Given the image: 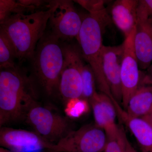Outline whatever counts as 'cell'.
<instances>
[{
  "label": "cell",
  "mask_w": 152,
  "mask_h": 152,
  "mask_svg": "<svg viewBox=\"0 0 152 152\" xmlns=\"http://www.w3.org/2000/svg\"><path fill=\"white\" fill-rule=\"evenodd\" d=\"M37 90L20 66L1 69L0 126L25 120L28 111L37 103Z\"/></svg>",
  "instance_id": "cell-1"
},
{
  "label": "cell",
  "mask_w": 152,
  "mask_h": 152,
  "mask_svg": "<svg viewBox=\"0 0 152 152\" xmlns=\"http://www.w3.org/2000/svg\"><path fill=\"white\" fill-rule=\"evenodd\" d=\"M60 39L51 31L45 32L37 45L31 61V80L37 90L46 96L59 95V85L64 61Z\"/></svg>",
  "instance_id": "cell-2"
},
{
  "label": "cell",
  "mask_w": 152,
  "mask_h": 152,
  "mask_svg": "<svg viewBox=\"0 0 152 152\" xmlns=\"http://www.w3.org/2000/svg\"><path fill=\"white\" fill-rule=\"evenodd\" d=\"M56 1L48 10L33 13L18 14L0 24L2 30L10 39L20 61L30 60L34 56L37 45L45 33L51 14Z\"/></svg>",
  "instance_id": "cell-3"
},
{
  "label": "cell",
  "mask_w": 152,
  "mask_h": 152,
  "mask_svg": "<svg viewBox=\"0 0 152 152\" xmlns=\"http://www.w3.org/2000/svg\"><path fill=\"white\" fill-rule=\"evenodd\" d=\"M106 26L96 16L87 14L83 18L80 29L77 39L83 58L92 69L100 92L113 98L107 84L102 64L103 32Z\"/></svg>",
  "instance_id": "cell-4"
},
{
  "label": "cell",
  "mask_w": 152,
  "mask_h": 152,
  "mask_svg": "<svg viewBox=\"0 0 152 152\" xmlns=\"http://www.w3.org/2000/svg\"><path fill=\"white\" fill-rule=\"evenodd\" d=\"M25 121L34 132L52 144H56L73 130L72 124L66 117L37 103L28 111Z\"/></svg>",
  "instance_id": "cell-5"
},
{
  "label": "cell",
  "mask_w": 152,
  "mask_h": 152,
  "mask_svg": "<svg viewBox=\"0 0 152 152\" xmlns=\"http://www.w3.org/2000/svg\"><path fill=\"white\" fill-rule=\"evenodd\" d=\"M107 134L102 129L94 124L84 125L73 130L53 144L55 152H103L107 143Z\"/></svg>",
  "instance_id": "cell-6"
},
{
  "label": "cell",
  "mask_w": 152,
  "mask_h": 152,
  "mask_svg": "<svg viewBox=\"0 0 152 152\" xmlns=\"http://www.w3.org/2000/svg\"><path fill=\"white\" fill-rule=\"evenodd\" d=\"M64 64L59 85V95L65 102L72 99L82 98L81 76L84 59L80 48L73 45H62Z\"/></svg>",
  "instance_id": "cell-7"
},
{
  "label": "cell",
  "mask_w": 152,
  "mask_h": 152,
  "mask_svg": "<svg viewBox=\"0 0 152 152\" xmlns=\"http://www.w3.org/2000/svg\"><path fill=\"white\" fill-rule=\"evenodd\" d=\"M82 21L83 18L77 12L72 1L61 0L56 1L49 23L52 33L60 40H66L77 38Z\"/></svg>",
  "instance_id": "cell-8"
},
{
  "label": "cell",
  "mask_w": 152,
  "mask_h": 152,
  "mask_svg": "<svg viewBox=\"0 0 152 152\" xmlns=\"http://www.w3.org/2000/svg\"><path fill=\"white\" fill-rule=\"evenodd\" d=\"M136 27L132 33L125 38L124 45L121 80L122 89V104L126 110L128 102L140 84L142 79L140 67L134 47V37Z\"/></svg>",
  "instance_id": "cell-9"
},
{
  "label": "cell",
  "mask_w": 152,
  "mask_h": 152,
  "mask_svg": "<svg viewBox=\"0 0 152 152\" xmlns=\"http://www.w3.org/2000/svg\"><path fill=\"white\" fill-rule=\"evenodd\" d=\"M0 144L12 152H42L51 151L53 144L47 141L34 131L2 127Z\"/></svg>",
  "instance_id": "cell-10"
},
{
  "label": "cell",
  "mask_w": 152,
  "mask_h": 152,
  "mask_svg": "<svg viewBox=\"0 0 152 152\" xmlns=\"http://www.w3.org/2000/svg\"><path fill=\"white\" fill-rule=\"evenodd\" d=\"M124 53V45L103 46L102 51L103 72L114 99L122 103V89L121 67Z\"/></svg>",
  "instance_id": "cell-11"
},
{
  "label": "cell",
  "mask_w": 152,
  "mask_h": 152,
  "mask_svg": "<svg viewBox=\"0 0 152 152\" xmlns=\"http://www.w3.org/2000/svg\"><path fill=\"white\" fill-rule=\"evenodd\" d=\"M134 47L140 69H148L152 63V18L138 10Z\"/></svg>",
  "instance_id": "cell-12"
},
{
  "label": "cell",
  "mask_w": 152,
  "mask_h": 152,
  "mask_svg": "<svg viewBox=\"0 0 152 152\" xmlns=\"http://www.w3.org/2000/svg\"><path fill=\"white\" fill-rule=\"evenodd\" d=\"M88 102L92 109L95 124L104 131L107 137L116 134L119 126L116 123L117 112L110 98L97 92Z\"/></svg>",
  "instance_id": "cell-13"
},
{
  "label": "cell",
  "mask_w": 152,
  "mask_h": 152,
  "mask_svg": "<svg viewBox=\"0 0 152 152\" xmlns=\"http://www.w3.org/2000/svg\"><path fill=\"white\" fill-rule=\"evenodd\" d=\"M138 4V0H116L112 5V21L125 38L129 35L136 27Z\"/></svg>",
  "instance_id": "cell-14"
},
{
  "label": "cell",
  "mask_w": 152,
  "mask_h": 152,
  "mask_svg": "<svg viewBox=\"0 0 152 152\" xmlns=\"http://www.w3.org/2000/svg\"><path fill=\"white\" fill-rule=\"evenodd\" d=\"M117 115L132 133L142 152H152V127L143 118L129 115L116 101H113Z\"/></svg>",
  "instance_id": "cell-15"
},
{
  "label": "cell",
  "mask_w": 152,
  "mask_h": 152,
  "mask_svg": "<svg viewBox=\"0 0 152 152\" xmlns=\"http://www.w3.org/2000/svg\"><path fill=\"white\" fill-rule=\"evenodd\" d=\"M125 110L129 115L135 118H142L150 113L152 111V84L141 81Z\"/></svg>",
  "instance_id": "cell-16"
},
{
  "label": "cell",
  "mask_w": 152,
  "mask_h": 152,
  "mask_svg": "<svg viewBox=\"0 0 152 152\" xmlns=\"http://www.w3.org/2000/svg\"><path fill=\"white\" fill-rule=\"evenodd\" d=\"M16 51L10 39L6 33L0 29V68H13L16 66Z\"/></svg>",
  "instance_id": "cell-17"
},
{
  "label": "cell",
  "mask_w": 152,
  "mask_h": 152,
  "mask_svg": "<svg viewBox=\"0 0 152 152\" xmlns=\"http://www.w3.org/2000/svg\"><path fill=\"white\" fill-rule=\"evenodd\" d=\"M35 9L24 4L21 0L0 1V24L8 20L10 17L18 14L26 15L29 12H35Z\"/></svg>",
  "instance_id": "cell-18"
},
{
  "label": "cell",
  "mask_w": 152,
  "mask_h": 152,
  "mask_svg": "<svg viewBox=\"0 0 152 152\" xmlns=\"http://www.w3.org/2000/svg\"><path fill=\"white\" fill-rule=\"evenodd\" d=\"M81 76L83 82L82 98L88 101L97 92L96 78L91 66L84 63L82 67Z\"/></svg>",
  "instance_id": "cell-19"
},
{
  "label": "cell",
  "mask_w": 152,
  "mask_h": 152,
  "mask_svg": "<svg viewBox=\"0 0 152 152\" xmlns=\"http://www.w3.org/2000/svg\"><path fill=\"white\" fill-rule=\"evenodd\" d=\"M107 143L103 152H127L129 143L126 133L122 128L119 127L116 134L107 137Z\"/></svg>",
  "instance_id": "cell-20"
},
{
  "label": "cell",
  "mask_w": 152,
  "mask_h": 152,
  "mask_svg": "<svg viewBox=\"0 0 152 152\" xmlns=\"http://www.w3.org/2000/svg\"><path fill=\"white\" fill-rule=\"evenodd\" d=\"M88 101L77 98L69 100L65 103L64 112L67 117L76 118L86 113L88 108Z\"/></svg>",
  "instance_id": "cell-21"
},
{
  "label": "cell",
  "mask_w": 152,
  "mask_h": 152,
  "mask_svg": "<svg viewBox=\"0 0 152 152\" xmlns=\"http://www.w3.org/2000/svg\"><path fill=\"white\" fill-rule=\"evenodd\" d=\"M75 1L86 10L89 14L107 15V11L105 7V1L101 0H80Z\"/></svg>",
  "instance_id": "cell-22"
},
{
  "label": "cell",
  "mask_w": 152,
  "mask_h": 152,
  "mask_svg": "<svg viewBox=\"0 0 152 152\" xmlns=\"http://www.w3.org/2000/svg\"><path fill=\"white\" fill-rule=\"evenodd\" d=\"M138 10L152 18V0H140Z\"/></svg>",
  "instance_id": "cell-23"
},
{
  "label": "cell",
  "mask_w": 152,
  "mask_h": 152,
  "mask_svg": "<svg viewBox=\"0 0 152 152\" xmlns=\"http://www.w3.org/2000/svg\"><path fill=\"white\" fill-rule=\"evenodd\" d=\"M142 118H143L144 119L147 121L151 125L152 127V111L150 113L146 115L145 116L143 117Z\"/></svg>",
  "instance_id": "cell-24"
},
{
  "label": "cell",
  "mask_w": 152,
  "mask_h": 152,
  "mask_svg": "<svg viewBox=\"0 0 152 152\" xmlns=\"http://www.w3.org/2000/svg\"><path fill=\"white\" fill-rule=\"evenodd\" d=\"M148 73H147L146 77L147 80L148 81L152 79V63L150 65L149 67L148 68Z\"/></svg>",
  "instance_id": "cell-25"
},
{
  "label": "cell",
  "mask_w": 152,
  "mask_h": 152,
  "mask_svg": "<svg viewBox=\"0 0 152 152\" xmlns=\"http://www.w3.org/2000/svg\"><path fill=\"white\" fill-rule=\"evenodd\" d=\"M127 152H137V151H136L134 148V147L132 146V145H131L130 143L129 142V145H128V149H127Z\"/></svg>",
  "instance_id": "cell-26"
},
{
  "label": "cell",
  "mask_w": 152,
  "mask_h": 152,
  "mask_svg": "<svg viewBox=\"0 0 152 152\" xmlns=\"http://www.w3.org/2000/svg\"><path fill=\"white\" fill-rule=\"evenodd\" d=\"M0 152H12L8 149L1 147L0 148Z\"/></svg>",
  "instance_id": "cell-27"
},
{
  "label": "cell",
  "mask_w": 152,
  "mask_h": 152,
  "mask_svg": "<svg viewBox=\"0 0 152 152\" xmlns=\"http://www.w3.org/2000/svg\"><path fill=\"white\" fill-rule=\"evenodd\" d=\"M149 82L151 84H152V79L150 80L149 81Z\"/></svg>",
  "instance_id": "cell-28"
},
{
  "label": "cell",
  "mask_w": 152,
  "mask_h": 152,
  "mask_svg": "<svg viewBox=\"0 0 152 152\" xmlns=\"http://www.w3.org/2000/svg\"><path fill=\"white\" fill-rule=\"evenodd\" d=\"M48 152H54V151H49Z\"/></svg>",
  "instance_id": "cell-29"
}]
</instances>
